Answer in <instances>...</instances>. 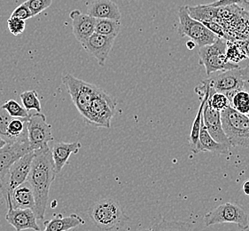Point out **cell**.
<instances>
[{"instance_id":"cell-1","label":"cell","mask_w":249,"mask_h":231,"mask_svg":"<svg viewBox=\"0 0 249 231\" xmlns=\"http://www.w3.org/2000/svg\"><path fill=\"white\" fill-rule=\"evenodd\" d=\"M55 176L56 172L50 148L35 151V156L27 181L32 187L35 196L34 212L37 220L45 219L51 185L55 180Z\"/></svg>"},{"instance_id":"cell-2","label":"cell","mask_w":249,"mask_h":231,"mask_svg":"<svg viewBox=\"0 0 249 231\" xmlns=\"http://www.w3.org/2000/svg\"><path fill=\"white\" fill-rule=\"evenodd\" d=\"M88 215L95 226L103 231L120 229L130 221L119 202L114 198H106L95 203L88 210Z\"/></svg>"},{"instance_id":"cell-3","label":"cell","mask_w":249,"mask_h":231,"mask_svg":"<svg viewBox=\"0 0 249 231\" xmlns=\"http://www.w3.org/2000/svg\"><path fill=\"white\" fill-rule=\"evenodd\" d=\"M224 133L232 147L249 149V117L240 114L231 105L221 111Z\"/></svg>"},{"instance_id":"cell-4","label":"cell","mask_w":249,"mask_h":231,"mask_svg":"<svg viewBox=\"0 0 249 231\" xmlns=\"http://www.w3.org/2000/svg\"><path fill=\"white\" fill-rule=\"evenodd\" d=\"M226 43V39L218 38L213 44L199 47V64L204 66L207 75L210 76L216 71H229L240 68L239 64L231 63L227 60Z\"/></svg>"},{"instance_id":"cell-5","label":"cell","mask_w":249,"mask_h":231,"mask_svg":"<svg viewBox=\"0 0 249 231\" xmlns=\"http://www.w3.org/2000/svg\"><path fill=\"white\" fill-rule=\"evenodd\" d=\"M116 105L115 98L100 88L90 103L85 121L90 126L110 128L111 120L116 112Z\"/></svg>"},{"instance_id":"cell-6","label":"cell","mask_w":249,"mask_h":231,"mask_svg":"<svg viewBox=\"0 0 249 231\" xmlns=\"http://www.w3.org/2000/svg\"><path fill=\"white\" fill-rule=\"evenodd\" d=\"M62 83L69 92L75 108L85 118L89 111L90 103L100 87L76 78L70 73L62 77Z\"/></svg>"},{"instance_id":"cell-7","label":"cell","mask_w":249,"mask_h":231,"mask_svg":"<svg viewBox=\"0 0 249 231\" xmlns=\"http://www.w3.org/2000/svg\"><path fill=\"white\" fill-rule=\"evenodd\" d=\"M178 34L181 37H188L199 47L211 45L218 38L202 22L193 19L190 16L187 6L180 7L178 10Z\"/></svg>"},{"instance_id":"cell-8","label":"cell","mask_w":249,"mask_h":231,"mask_svg":"<svg viewBox=\"0 0 249 231\" xmlns=\"http://www.w3.org/2000/svg\"><path fill=\"white\" fill-rule=\"evenodd\" d=\"M203 220L206 227L221 223H233L244 231L249 228L248 213L242 207L231 203H225L217 206L208 212Z\"/></svg>"},{"instance_id":"cell-9","label":"cell","mask_w":249,"mask_h":231,"mask_svg":"<svg viewBox=\"0 0 249 231\" xmlns=\"http://www.w3.org/2000/svg\"><path fill=\"white\" fill-rule=\"evenodd\" d=\"M35 156V151L29 152L18 160L15 161L9 169L8 174L5 178V183L3 185L0 193L5 198V204L7 207H10V195L15 188L20 186L23 182L28 180L30 175L32 161Z\"/></svg>"},{"instance_id":"cell-10","label":"cell","mask_w":249,"mask_h":231,"mask_svg":"<svg viewBox=\"0 0 249 231\" xmlns=\"http://www.w3.org/2000/svg\"><path fill=\"white\" fill-rule=\"evenodd\" d=\"M28 140L34 151L49 148L48 143L53 141L52 126L47 123L45 114L37 112L27 118Z\"/></svg>"},{"instance_id":"cell-11","label":"cell","mask_w":249,"mask_h":231,"mask_svg":"<svg viewBox=\"0 0 249 231\" xmlns=\"http://www.w3.org/2000/svg\"><path fill=\"white\" fill-rule=\"evenodd\" d=\"M210 87L216 93L224 94L231 101L236 92L244 89L240 68L221 72L212 78H209Z\"/></svg>"},{"instance_id":"cell-12","label":"cell","mask_w":249,"mask_h":231,"mask_svg":"<svg viewBox=\"0 0 249 231\" xmlns=\"http://www.w3.org/2000/svg\"><path fill=\"white\" fill-rule=\"evenodd\" d=\"M31 151L34 150L29 141L6 143L5 147L0 149V191L3 188L12 165Z\"/></svg>"},{"instance_id":"cell-13","label":"cell","mask_w":249,"mask_h":231,"mask_svg":"<svg viewBox=\"0 0 249 231\" xmlns=\"http://www.w3.org/2000/svg\"><path fill=\"white\" fill-rule=\"evenodd\" d=\"M115 39V38L100 35L94 32L89 38L81 43V45L90 56L94 57L99 65L104 66L113 48Z\"/></svg>"},{"instance_id":"cell-14","label":"cell","mask_w":249,"mask_h":231,"mask_svg":"<svg viewBox=\"0 0 249 231\" xmlns=\"http://www.w3.org/2000/svg\"><path fill=\"white\" fill-rule=\"evenodd\" d=\"M6 221L14 227L16 231L31 230L41 231L36 222L35 212L31 209H15L12 206L7 207V212L5 215Z\"/></svg>"},{"instance_id":"cell-15","label":"cell","mask_w":249,"mask_h":231,"mask_svg":"<svg viewBox=\"0 0 249 231\" xmlns=\"http://www.w3.org/2000/svg\"><path fill=\"white\" fill-rule=\"evenodd\" d=\"M202 119L206 129L208 130L209 134L214 141L223 143L224 145L231 146L229 140L223 128L221 120V112L212 109L208 103V100L205 103L202 112Z\"/></svg>"},{"instance_id":"cell-16","label":"cell","mask_w":249,"mask_h":231,"mask_svg":"<svg viewBox=\"0 0 249 231\" xmlns=\"http://www.w3.org/2000/svg\"><path fill=\"white\" fill-rule=\"evenodd\" d=\"M70 16L72 20L73 34L80 43H83L94 33L96 24L95 18L89 15L83 14L77 9L72 11Z\"/></svg>"},{"instance_id":"cell-17","label":"cell","mask_w":249,"mask_h":231,"mask_svg":"<svg viewBox=\"0 0 249 231\" xmlns=\"http://www.w3.org/2000/svg\"><path fill=\"white\" fill-rule=\"evenodd\" d=\"M81 148H82V144L79 141L70 142V143L63 142V141L55 142L51 152H52L56 173H59L63 169V167L67 165L68 161L70 159V156L72 154H77Z\"/></svg>"},{"instance_id":"cell-18","label":"cell","mask_w":249,"mask_h":231,"mask_svg":"<svg viewBox=\"0 0 249 231\" xmlns=\"http://www.w3.org/2000/svg\"><path fill=\"white\" fill-rule=\"evenodd\" d=\"M87 15L95 19L121 20L122 15L118 5L112 0H93L88 5Z\"/></svg>"},{"instance_id":"cell-19","label":"cell","mask_w":249,"mask_h":231,"mask_svg":"<svg viewBox=\"0 0 249 231\" xmlns=\"http://www.w3.org/2000/svg\"><path fill=\"white\" fill-rule=\"evenodd\" d=\"M11 206L15 209H35V196L30 182L26 181L15 188L10 195Z\"/></svg>"},{"instance_id":"cell-20","label":"cell","mask_w":249,"mask_h":231,"mask_svg":"<svg viewBox=\"0 0 249 231\" xmlns=\"http://www.w3.org/2000/svg\"><path fill=\"white\" fill-rule=\"evenodd\" d=\"M85 224V221L78 215L73 213L70 216L63 217L60 214L44 222V231H68Z\"/></svg>"},{"instance_id":"cell-21","label":"cell","mask_w":249,"mask_h":231,"mask_svg":"<svg viewBox=\"0 0 249 231\" xmlns=\"http://www.w3.org/2000/svg\"><path fill=\"white\" fill-rule=\"evenodd\" d=\"M199 141L201 152H212L221 155H227L230 153L231 146L224 145L223 143L214 141L206 129L203 119L201 120L200 124Z\"/></svg>"},{"instance_id":"cell-22","label":"cell","mask_w":249,"mask_h":231,"mask_svg":"<svg viewBox=\"0 0 249 231\" xmlns=\"http://www.w3.org/2000/svg\"><path fill=\"white\" fill-rule=\"evenodd\" d=\"M187 9L190 16L200 22L206 20H215L218 15V7L211 6L210 4L187 6Z\"/></svg>"},{"instance_id":"cell-23","label":"cell","mask_w":249,"mask_h":231,"mask_svg":"<svg viewBox=\"0 0 249 231\" xmlns=\"http://www.w3.org/2000/svg\"><path fill=\"white\" fill-rule=\"evenodd\" d=\"M121 30L120 20L109 19H96L95 32L110 38H116Z\"/></svg>"},{"instance_id":"cell-24","label":"cell","mask_w":249,"mask_h":231,"mask_svg":"<svg viewBox=\"0 0 249 231\" xmlns=\"http://www.w3.org/2000/svg\"><path fill=\"white\" fill-rule=\"evenodd\" d=\"M230 105L238 111L240 114L249 115V93L247 91L242 90L236 92L231 100L230 101Z\"/></svg>"},{"instance_id":"cell-25","label":"cell","mask_w":249,"mask_h":231,"mask_svg":"<svg viewBox=\"0 0 249 231\" xmlns=\"http://www.w3.org/2000/svg\"><path fill=\"white\" fill-rule=\"evenodd\" d=\"M151 231H193L192 225L184 221H163L155 224Z\"/></svg>"},{"instance_id":"cell-26","label":"cell","mask_w":249,"mask_h":231,"mask_svg":"<svg viewBox=\"0 0 249 231\" xmlns=\"http://www.w3.org/2000/svg\"><path fill=\"white\" fill-rule=\"evenodd\" d=\"M226 57L230 62L234 64H239L241 60L247 58L244 51L239 45V41H227Z\"/></svg>"},{"instance_id":"cell-27","label":"cell","mask_w":249,"mask_h":231,"mask_svg":"<svg viewBox=\"0 0 249 231\" xmlns=\"http://www.w3.org/2000/svg\"><path fill=\"white\" fill-rule=\"evenodd\" d=\"M20 100L22 101L23 107L28 111L35 110L36 112H41V103L37 93L36 90L25 91L20 95Z\"/></svg>"},{"instance_id":"cell-28","label":"cell","mask_w":249,"mask_h":231,"mask_svg":"<svg viewBox=\"0 0 249 231\" xmlns=\"http://www.w3.org/2000/svg\"><path fill=\"white\" fill-rule=\"evenodd\" d=\"M210 84V83H209ZM208 103L215 111H223L230 106L229 99L224 94L214 92L210 87V96L208 98Z\"/></svg>"},{"instance_id":"cell-29","label":"cell","mask_w":249,"mask_h":231,"mask_svg":"<svg viewBox=\"0 0 249 231\" xmlns=\"http://www.w3.org/2000/svg\"><path fill=\"white\" fill-rule=\"evenodd\" d=\"M9 116L12 117H18V118H28L30 116L29 111L26 110L24 107L19 104L15 100H8L5 101L3 105L1 106Z\"/></svg>"},{"instance_id":"cell-30","label":"cell","mask_w":249,"mask_h":231,"mask_svg":"<svg viewBox=\"0 0 249 231\" xmlns=\"http://www.w3.org/2000/svg\"><path fill=\"white\" fill-rule=\"evenodd\" d=\"M24 3L29 7L32 15L36 16L49 8L53 4V0H27Z\"/></svg>"},{"instance_id":"cell-31","label":"cell","mask_w":249,"mask_h":231,"mask_svg":"<svg viewBox=\"0 0 249 231\" xmlns=\"http://www.w3.org/2000/svg\"><path fill=\"white\" fill-rule=\"evenodd\" d=\"M7 27L11 34L14 36H19L24 32L26 29L25 20H20L19 18L10 16L7 20Z\"/></svg>"},{"instance_id":"cell-32","label":"cell","mask_w":249,"mask_h":231,"mask_svg":"<svg viewBox=\"0 0 249 231\" xmlns=\"http://www.w3.org/2000/svg\"><path fill=\"white\" fill-rule=\"evenodd\" d=\"M12 118L13 117L9 116L2 107H0V136L6 141V143L8 142V135L6 129Z\"/></svg>"},{"instance_id":"cell-33","label":"cell","mask_w":249,"mask_h":231,"mask_svg":"<svg viewBox=\"0 0 249 231\" xmlns=\"http://www.w3.org/2000/svg\"><path fill=\"white\" fill-rule=\"evenodd\" d=\"M11 16L19 18L20 20H25V21L33 17V15L31 14L29 7L25 5V3H22L21 5H18L15 11L12 13Z\"/></svg>"},{"instance_id":"cell-34","label":"cell","mask_w":249,"mask_h":231,"mask_svg":"<svg viewBox=\"0 0 249 231\" xmlns=\"http://www.w3.org/2000/svg\"><path fill=\"white\" fill-rule=\"evenodd\" d=\"M202 23L211 32H213L217 38H222L225 39V33H224V29L222 28V26L220 25L218 22H216L214 20H206V21H202Z\"/></svg>"},{"instance_id":"cell-35","label":"cell","mask_w":249,"mask_h":231,"mask_svg":"<svg viewBox=\"0 0 249 231\" xmlns=\"http://www.w3.org/2000/svg\"><path fill=\"white\" fill-rule=\"evenodd\" d=\"M241 2V0H216L213 3H210V5L214 7H223L228 5H238Z\"/></svg>"},{"instance_id":"cell-36","label":"cell","mask_w":249,"mask_h":231,"mask_svg":"<svg viewBox=\"0 0 249 231\" xmlns=\"http://www.w3.org/2000/svg\"><path fill=\"white\" fill-rule=\"evenodd\" d=\"M241 77L243 79V85H244V90L249 93V65L244 69H240Z\"/></svg>"},{"instance_id":"cell-37","label":"cell","mask_w":249,"mask_h":231,"mask_svg":"<svg viewBox=\"0 0 249 231\" xmlns=\"http://www.w3.org/2000/svg\"><path fill=\"white\" fill-rule=\"evenodd\" d=\"M239 45L241 46V48L244 51L247 58L249 59V38L245 39V40L239 41Z\"/></svg>"},{"instance_id":"cell-38","label":"cell","mask_w":249,"mask_h":231,"mask_svg":"<svg viewBox=\"0 0 249 231\" xmlns=\"http://www.w3.org/2000/svg\"><path fill=\"white\" fill-rule=\"evenodd\" d=\"M239 6H240L242 9L249 12V0H241Z\"/></svg>"},{"instance_id":"cell-39","label":"cell","mask_w":249,"mask_h":231,"mask_svg":"<svg viewBox=\"0 0 249 231\" xmlns=\"http://www.w3.org/2000/svg\"><path fill=\"white\" fill-rule=\"evenodd\" d=\"M243 191L246 195L249 196V181H245L243 184Z\"/></svg>"},{"instance_id":"cell-40","label":"cell","mask_w":249,"mask_h":231,"mask_svg":"<svg viewBox=\"0 0 249 231\" xmlns=\"http://www.w3.org/2000/svg\"><path fill=\"white\" fill-rule=\"evenodd\" d=\"M186 46H187V48H188L189 50H193V49H195L197 45H196V44H195L194 41L190 40L186 43Z\"/></svg>"},{"instance_id":"cell-41","label":"cell","mask_w":249,"mask_h":231,"mask_svg":"<svg viewBox=\"0 0 249 231\" xmlns=\"http://www.w3.org/2000/svg\"><path fill=\"white\" fill-rule=\"evenodd\" d=\"M5 145H6V141L0 136V149L3 148V147H5Z\"/></svg>"},{"instance_id":"cell-42","label":"cell","mask_w":249,"mask_h":231,"mask_svg":"<svg viewBox=\"0 0 249 231\" xmlns=\"http://www.w3.org/2000/svg\"><path fill=\"white\" fill-rule=\"evenodd\" d=\"M151 231V229H148V230H144V231Z\"/></svg>"},{"instance_id":"cell-43","label":"cell","mask_w":249,"mask_h":231,"mask_svg":"<svg viewBox=\"0 0 249 231\" xmlns=\"http://www.w3.org/2000/svg\"><path fill=\"white\" fill-rule=\"evenodd\" d=\"M74 231V230H72V231H71V230H70V231Z\"/></svg>"},{"instance_id":"cell-44","label":"cell","mask_w":249,"mask_h":231,"mask_svg":"<svg viewBox=\"0 0 249 231\" xmlns=\"http://www.w3.org/2000/svg\"><path fill=\"white\" fill-rule=\"evenodd\" d=\"M248 116H249V115H248Z\"/></svg>"},{"instance_id":"cell-45","label":"cell","mask_w":249,"mask_h":231,"mask_svg":"<svg viewBox=\"0 0 249 231\" xmlns=\"http://www.w3.org/2000/svg\"><path fill=\"white\" fill-rule=\"evenodd\" d=\"M249 231V230H248V231Z\"/></svg>"}]
</instances>
